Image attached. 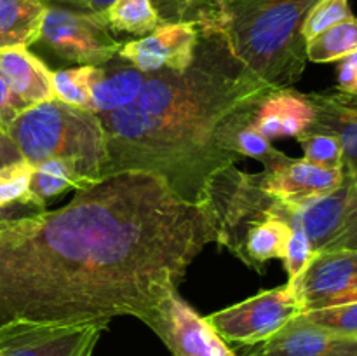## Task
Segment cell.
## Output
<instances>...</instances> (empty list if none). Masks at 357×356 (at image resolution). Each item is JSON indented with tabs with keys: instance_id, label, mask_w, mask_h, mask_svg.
I'll return each instance as SVG.
<instances>
[{
	"instance_id": "obj_15",
	"label": "cell",
	"mask_w": 357,
	"mask_h": 356,
	"mask_svg": "<svg viewBox=\"0 0 357 356\" xmlns=\"http://www.w3.org/2000/svg\"><path fill=\"white\" fill-rule=\"evenodd\" d=\"M314 107V122L309 129L337 136L344 150V173L357 175V94L335 89L307 94Z\"/></svg>"
},
{
	"instance_id": "obj_13",
	"label": "cell",
	"mask_w": 357,
	"mask_h": 356,
	"mask_svg": "<svg viewBox=\"0 0 357 356\" xmlns=\"http://www.w3.org/2000/svg\"><path fill=\"white\" fill-rule=\"evenodd\" d=\"M248 356H357V335L331 330L300 314Z\"/></svg>"
},
{
	"instance_id": "obj_24",
	"label": "cell",
	"mask_w": 357,
	"mask_h": 356,
	"mask_svg": "<svg viewBox=\"0 0 357 356\" xmlns=\"http://www.w3.org/2000/svg\"><path fill=\"white\" fill-rule=\"evenodd\" d=\"M303 159L328 170H344V150L337 136L319 129H307L298 136Z\"/></svg>"
},
{
	"instance_id": "obj_4",
	"label": "cell",
	"mask_w": 357,
	"mask_h": 356,
	"mask_svg": "<svg viewBox=\"0 0 357 356\" xmlns=\"http://www.w3.org/2000/svg\"><path fill=\"white\" fill-rule=\"evenodd\" d=\"M7 133L31 166L47 159L63 161L75 173L80 188L105 178L107 138L100 117L87 108L52 98L20 112Z\"/></svg>"
},
{
	"instance_id": "obj_38",
	"label": "cell",
	"mask_w": 357,
	"mask_h": 356,
	"mask_svg": "<svg viewBox=\"0 0 357 356\" xmlns=\"http://www.w3.org/2000/svg\"><path fill=\"white\" fill-rule=\"evenodd\" d=\"M352 248H357V241H356V243H354V246H352Z\"/></svg>"
},
{
	"instance_id": "obj_11",
	"label": "cell",
	"mask_w": 357,
	"mask_h": 356,
	"mask_svg": "<svg viewBox=\"0 0 357 356\" xmlns=\"http://www.w3.org/2000/svg\"><path fill=\"white\" fill-rule=\"evenodd\" d=\"M351 191L352 177L344 173V181L337 191L312 199L305 205H282L272 198L274 201L268 206L267 216L282 220L291 229L302 230L309 237L314 251H321L333 241L344 223L345 213H347L349 202H351Z\"/></svg>"
},
{
	"instance_id": "obj_31",
	"label": "cell",
	"mask_w": 357,
	"mask_h": 356,
	"mask_svg": "<svg viewBox=\"0 0 357 356\" xmlns=\"http://www.w3.org/2000/svg\"><path fill=\"white\" fill-rule=\"evenodd\" d=\"M357 241V187L354 177H352V191H351V202H349L347 213H345L344 223L337 236L333 237L330 244L324 250H338V248H352ZM323 251V250H321Z\"/></svg>"
},
{
	"instance_id": "obj_3",
	"label": "cell",
	"mask_w": 357,
	"mask_h": 356,
	"mask_svg": "<svg viewBox=\"0 0 357 356\" xmlns=\"http://www.w3.org/2000/svg\"><path fill=\"white\" fill-rule=\"evenodd\" d=\"M319 0H225L213 31L230 54L274 89L291 87L305 72L302 28Z\"/></svg>"
},
{
	"instance_id": "obj_22",
	"label": "cell",
	"mask_w": 357,
	"mask_h": 356,
	"mask_svg": "<svg viewBox=\"0 0 357 356\" xmlns=\"http://www.w3.org/2000/svg\"><path fill=\"white\" fill-rule=\"evenodd\" d=\"M357 51V17L351 16L307 42V59L314 63L340 61Z\"/></svg>"
},
{
	"instance_id": "obj_16",
	"label": "cell",
	"mask_w": 357,
	"mask_h": 356,
	"mask_svg": "<svg viewBox=\"0 0 357 356\" xmlns=\"http://www.w3.org/2000/svg\"><path fill=\"white\" fill-rule=\"evenodd\" d=\"M314 107L307 94L291 87L274 89L260 101L251 126L267 140L298 138L312 126Z\"/></svg>"
},
{
	"instance_id": "obj_1",
	"label": "cell",
	"mask_w": 357,
	"mask_h": 356,
	"mask_svg": "<svg viewBox=\"0 0 357 356\" xmlns=\"http://www.w3.org/2000/svg\"><path fill=\"white\" fill-rule=\"evenodd\" d=\"M216 239L209 202L145 171L108 175L63 208L0 218V327L139 320Z\"/></svg>"
},
{
	"instance_id": "obj_32",
	"label": "cell",
	"mask_w": 357,
	"mask_h": 356,
	"mask_svg": "<svg viewBox=\"0 0 357 356\" xmlns=\"http://www.w3.org/2000/svg\"><path fill=\"white\" fill-rule=\"evenodd\" d=\"M47 6H59L66 9L77 10V13L96 14L101 16L115 0H44Z\"/></svg>"
},
{
	"instance_id": "obj_37",
	"label": "cell",
	"mask_w": 357,
	"mask_h": 356,
	"mask_svg": "<svg viewBox=\"0 0 357 356\" xmlns=\"http://www.w3.org/2000/svg\"><path fill=\"white\" fill-rule=\"evenodd\" d=\"M354 181H356V187H357V175L354 177Z\"/></svg>"
},
{
	"instance_id": "obj_2",
	"label": "cell",
	"mask_w": 357,
	"mask_h": 356,
	"mask_svg": "<svg viewBox=\"0 0 357 356\" xmlns=\"http://www.w3.org/2000/svg\"><path fill=\"white\" fill-rule=\"evenodd\" d=\"M260 103H187L152 115L139 108L96 114L107 138L105 177L145 171L174 194L206 205L215 178L239 159L237 135Z\"/></svg>"
},
{
	"instance_id": "obj_10",
	"label": "cell",
	"mask_w": 357,
	"mask_h": 356,
	"mask_svg": "<svg viewBox=\"0 0 357 356\" xmlns=\"http://www.w3.org/2000/svg\"><path fill=\"white\" fill-rule=\"evenodd\" d=\"M199 30L190 23H162L152 34L122 42L119 58L145 73L159 70L183 72L194 61Z\"/></svg>"
},
{
	"instance_id": "obj_14",
	"label": "cell",
	"mask_w": 357,
	"mask_h": 356,
	"mask_svg": "<svg viewBox=\"0 0 357 356\" xmlns=\"http://www.w3.org/2000/svg\"><path fill=\"white\" fill-rule=\"evenodd\" d=\"M0 77L17 114L54 98L52 72L28 47L0 51Z\"/></svg>"
},
{
	"instance_id": "obj_12",
	"label": "cell",
	"mask_w": 357,
	"mask_h": 356,
	"mask_svg": "<svg viewBox=\"0 0 357 356\" xmlns=\"http://www.w3.org/2000/svg\"><path fill=\"white\" fill-rule=\"evenodd\" d=\"M291 286L303 309H317L357 288V248L316 251L312 262Z\"/></svg>"
},
{
	"instance_id": "obj_36",
	"label": "cell",
	"mask_w": 357,
	"mask_h": 356,
	"mask_svg": "<svg viewBox=\"0 0 357 356\" xmlns=\"http://www.w3.org/2000/svg\"><path fill=\"white\" fill-rule=\"evenodd\" d=\"M349 302H357V288L352 290V292H349V293H344V295L337 297V299L330 300V302L324 304L323 307H326V306H338V304H349Z\"/></svg>"
},
{
	"instance_id": "obj_35",
	"label": "cell",
	"mask_w": 357,
	"mask_h": 356,
	"mask_svg": "<svg viewBox=\"0 0 357 356\" xmlns=\"http://www.w3.org/2000/svg\"><path fill=\"white\" fill-rule=\"evenodd\" d=\"M16 115H17L16 108H14L13 103H10L7 87H6V84H3L2 77H0V124L6 126L7 128V126H9V122L13 121Z\"/></svg>"
},
{
	"instance_id": "obj_29",
	"label": "cell",
	"mask_w": 357,
	"mask_h": 356,
	"mask_svg": "<svg viewBox=\"0 0 357 356\" xmlns=\"http://www.w3.org/2000/svg\"><path fill=\"white\" fill-rule=\"evenodd\" d=\"M314 255H316V251H314L309 237L302 230L291 229L281 257L284 260L286 272H288V285H293L305 272V269L312 262Z\"/></svg>"
},
{
	"instance_id": "obj_34",
	"label": "cell",
	"mask_w": 357,
	"mask_h": 356,
	"mask_svg": "<svg viewBox=\"0 0 357 356\" xmlns=\"http://www.w3.org/2000/svg\"><path fill=\"white\" fill-rule=\"evenodd\" d=\"M23 156L17 150L16 143L13 142V138L7 133L6 126L0 124V170L7 166H13V164L21 163Z\"/></svg>"
},
{
	"instance_id": "obj_25",
	"label": "cell",
	"mask_w": 357,
	"mask_h": 356,
	"mask_svg": "<svg viewBox=\"0 0 357 356\" xmlns=\"http://www.w3.org/2000/svg\"><path fill=\"white\" fill-rule=\"evenodd\" d=\"M91 68L93 66H77L52 72V93L56 100L73 107H89Z\"/></svg>"
},
{
	"instance_id": "obj_21",
	"label": "cell",
	"mask_w": 357,
	"mask_h": 356,
	"mask_svg": "<svg viewBox=\"0 0 357 356\" xmlns=\"http://www.w3.org/2000/svg\"><path fill=\"white\" fill-rule=\"evenodd\" d=\"M112 31L145 37L162 24L152 0H115L103 14Z\"/></svg>"
},
{
	"instance_id": "obj_7",
	"label": "cell",
	"mask_w": 357,
	"mask_h": 356,
	"mask_svg": "<svg viewBox=\"0 0 357 356\" xmlns=\"http://www.w3.org/2000/svg\"><path fill=\"white\" fill-rule=\"evenodd\" d=\"M139 321L153 330L174 356H236L213 325L181 299L178 290L167 293Z\"/></svg>"
},
{
	"instance_id": "obj_17",
	"label": "cell",
	"mask_w": 357,
	"mask_h": 356,
	"mask_svg": "<svg viewBox=\"0 0 357 356\" xmlns=\"http://www.w3.org/2000/svg\"><path fill=\"white\" fill-rule=\"evenodd\" d=\"M145 79V72L119 56L105 65L93 66L89 75L91 100L87 110L107 114L129 107L138 98Z\"/></svg>"
},
{
	"instance_id": "obj_18",
	"label": "cell",
	"mask_w": 357,
	"mask_h": 356,
	"mask_svg": "<svg viewBox=\"0 0 357 356\" xmlns=\"http://www.w3.org/2000/svg\"><path fill=\"white\" fill-rule=\"evenodd\" d=\"M45 10L44 0H0V51L33 45Z\"/></svg>"
},
{
	"instance_id": "obj_5",
	"label": "cell",
	"mask_w": 357,
	"mask_h": 356,
	"mask_svg": "<svg viewBox=\"0 0 357 356\" xmlns=\"http://www.w3.org/2000/svg\"><path fill=\"white\" fill-rule=\"evenodd\" d=\"M37 42L59 59L79 66L105 65L122 47L103 17L59 6H47Z\"/></svg>"
},
{
	"instance_id": "obj_19",
	"label": "cell",
	"mask_w": 357,
	"mask_h": 356,
	"mask_svg": "<svg viewBox=\"0 0 357 356\" xmlns=\"http://www.w3.org/2000/svg\"><path fill=\"white\" fill-rule=\"evenodd\" d=\"M291 227L282 220L264 218L248 227L236 257L246 265L261 271V265L271 258H281Z\"/></svg>"
},
{
	"instance_id": "obj_6",
	"label": "cell",
	"mask_w": 357,
	"mask_h": 356,
	"mask_svg": "<svg viewBox=\"0 0 357 356\" xmlns=\"http://www.w3.org/2000/svg\"><path fill=\"white\" fill-rule=\"evenodd\" d=\"M295 290L284 286L265 290L251 299L206 316L223 341L241 346H258L274 337L281 328L303 313Z\"/></svg>"
},
{
	"instance_id": "obj_27",
	"label": "cell",
	"mask_w": 357,
	"mask_h": 356,
	"mask_svg": "<svg viewBox=\"0 0 357 356\" xmlns=\"http://www.w3.org/2000/svg\"><path fill=\"white\" fill-rule=\"evenodd\" d=\"M33 166L26 161L0 170V209L10 205H23L30 185Z\"/></svg>"
},
{
	"instance_id": "obj_28",
	"label": "cell",
	"mask_w": 357,
	"mask_h": 356,
	"mask_svg": "<svg viewBox=\"0 0 357 356\" xmlns=\"http://www.w3.org/2000/svg\"><path fill=\"white\" fill-rule=\"evenodd\" d=\"M302 316L321 327L344 334L357 335V302L338 304V306L317 307V309L303 311Z\"/></svg>"
},
{
	"instance_id": "obj_26",
	"label": "cell",
	"mask_w": 357,
	"mask_h": 356,
	"mask_svg": "<svg viewBox=\"0 0 357 356\" xmlns=\"http://www.w3.org/2000/svg\"><path fill=\"white\" fill-rule=\"evenodd\" d=\"M354 16L349 7V0H319L316 6L307 14L303 23L302 34L307 42L319 35L321 31L328 30L333 24Z\"/></svg>"
},
{
	"instance_id": "obj_8",
	"label": "cell",
	"mask_w": 357,
	"mask_h": 356,
	"mask_svg": "<svg viewBox=\"0 0 357 356\" xmlns=\"http://www.w3.org/2000/svg\"><path fill=\"white\" fill-rule=\"evenodd\" d=\"M108 321L0 327V356H93Z\"/></svg>"
},
{
	"instance_id": "obj_30",
	"label": "cell",
	"mask_w": 357,
	"mask_h": 356,
	"mask_svg": "<svg viewBox=\"0 0 357 356\" xmlns=\"http://www.w3.org/2000/svg\"><path fill=\"white\" fill-rule=\"evenodd\" d=\"M236 149L241 157H255V159H260L264 164L271 163V161H274L275 157L281 154L278 149L272 147L271 140L265 138V136L261 135V133H258L251 124L239 131L236 140Z\"/></svg>"
},
{
	"instance_id": "obj_20",
	"label": "cell",
	"mask_w": 357,
	"mask_h": 356,
	"mask_svg": "<svg viewBox=\"0 0 357 356\" xmlns=\"http://www.w3.org/2000/svg\"><path fill=\"white\" fill-rule=\"evenodd\" d=\"M68 188L75 191L80 188V181L77 180L72 168L59 159L42 161L33 166L23 205L40 208V212H44V206L49 199L63 194Z\"/></svg>"
},
{
	"instance_id": "obj_23",
	"label": "cell",
	"mask_w": 357,
	"mask_h": 356,
	"mask_svg": "<svg viewBox=\"0 0 357 356\" xmlns=\"http://www.w3.org/2000/svg\"><path fill=\"white\" fill-rule=\"evenodd\" d=\"M162 23H190L211 30L225 0H152Z\"/></svg>"
},
{
	"instance_id": "obj_33",
	"label": "cell",
	"mask_w": 357,
	"mask_h": 356,
	"mask_svg": "<svg viewBox=\"0 0 357 356\" xmlns=\"http://www.w3.org/2000/svg\"><path fill=\"white\" fill-rule=\"evenodd\" d=\"M337 87L345 93L357 94V51L340 59Z\"/></svg>"
},
{
	"instance_id": "obj_9",
	"label": "cell",
	"mask_w": 357,
	"mask_h": 356,
	"mask_svg": "<svg viewBox=\"0 0 357 356\" xmlns=\"http://www.w3.org/2000/svg\"><path fill=\"white\" fill-rule=\"evenodd\" d=\"M253 180L275 201L300 206L337 191L344 181V170H328L281 152L274 161L265 164L261 173L253 175Z\"/></svg>"
}]
</instances>
